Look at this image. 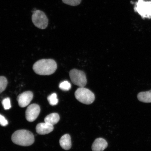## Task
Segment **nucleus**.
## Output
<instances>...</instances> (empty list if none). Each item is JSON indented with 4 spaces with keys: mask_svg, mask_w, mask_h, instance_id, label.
Masks as SVG:
<instances>
[{
    "mask_svg": "<svg viewBox=\"0 0 151 151\" xmlns=\"http://www.w3.org/2000/svg\"><path fill=\"white\" fill-rule=\"evenodd\" d=\"M57 65L54 60L52 59L39 60L34 64L33 69L37 74L50 75L55 72Z\"/></svg>",
    "mask_w": 151,
    "mask_h": 151,
    "instance_id": "f257e3e1",
    "label": "nucleus"
},
{
    "mask_svg": "<svg viewBox=\"0 0 151 151\" xmlns=\"http://www.w3.org/2000/svg\"><path fill=\"white\" fill-rule=\"evenodd\" d=\"M12 140L15 144L22 146H28L35 142L33 134L26 130H19L13 133Z\"/></svg>",
    "mask_w": 151,
    "mask_h": 151,
    "instance_id": "f03ea898",
    "label": "nucleus"
},
{
    "mask_svg": "<svg viewBox=\"0 0 151 151\" xmlns=\"http://www.w3.org/2000/svg\"><path fill=\"white\" fill-rule=\"evenodd\" d=\"M75 95L78 101L85 104H91L95 100V96L93 92L84 87L77 88L75 92Z\"/></svg>",
    "mask_w": 151,
    "mask_h": 151,
    "instance_id": "7ed1b4c3",
    "label": "nucleus"
},
{
    "mask_svg": "<svg viewBox=\"0 0 151 151\" xmlns=\"http://www.w3.org/2000/svg\"><path fill=\"white\" fill-rule=\"evenodd\" d=\"M134 9L143 18H151V1L138 0Z\"/></svg>",
    "mask_w": 151,
    "mask_h": 151,
    "instance_id": "20e7f679",
    "label": "nucleus"
},
{
    "mask_svg": "<svg viewBox=\"0 0 151 151\" xmlns=\"http://www.w3.org/2000/svg\"><path fill=\"white\" fill-rule=\"evenodd\" d=\"M32 19L34 25L40 29H45L48 26V18L43 11L39 10L34 11Z\"/></svg>",
    "mask_w": 151,
    "mask_h": 151,
    "instance_id": "39448f33",
    "label": "nucleus"
},
{
    "mask_svg": "<svg viewBox=\"0 0 151 151\" xmlns=\"http://www.w3.org/2000/svg\"><path fill=\"white\" fill-rule=\"evenodd\" d=\"M69 76L73 83L80 87H84L87 83L86 74L83 71L73 69L70 72Z\"/></svg>",
    "mask_w": 151,
    "mask_h": 151,
    "instance_id": "423d86ee",
    "label": "nucleus"
},
{
    "mask_svg": "<svg viewBox=\"0 0 151 151\" xmlns=\"http://www.w3.org/2000/svg\"><path fill=\"white\" fill-rule=\"evenodd\" d=\"M40 108L38 105L33 104L30 105L26 111V118L28 122H32L36 119L40 113Z\"/></svg>",
    "mask_w": 151,
    "mask_h": 151,
    "instance_id": "0eeeda50",
    "label": "nucleus"
},
{
    "mask_svg": "<svg viewBox=\"0 0 151 151\" xmlns=\"http://www.w3.org/2000/svg\"><path fill=\"white\" fill-rule=\"evenodd\" d=\"M33 98V94L31 91H27L20 94L17 97L18 104L20 107H24L29 104Z\"/></svg>",
    "mask_w": 151,
    "mask_h": 151,
    "instance_id": "6e6552de",
    "label": "nucleus"
},
{
    "mask_svg": "<svg viewBox=\"0 0 151 151\" xmlns=\"http://www.w3.org/2000/svg\"><path fill=\"white\" fill-rule=\"evenodd\" d=\"M53 130V126L45 122L38 124L36 127L37 133L40 135L47 134L50 133Z\"/></svg>",
    "mask_w": 151,
    "mask_h": 151,
    "instance_id": "1a4fd4ad",
    "label": "nucleus"
},
{
    "mask_svg": "<svg viewBox=\"0 0 151 151\" xmlns=\"http://www.w3.org/2000/svg\"><path fill=\"white\" fill-rule=\"evenodd\" d=\"M108 146V143L105 139L102 138H99L95 139L92 146L93 151H103Z\"/></svg>",
    "mask_w": 151,
    "mask_h": 151,
    "instance_id": "9d476101",
    "label": "nucleus"
},
{
    "mask_svg": "<svg viewBox=\"0 0 151 151\" xmlns=\"http://www.w3.org/2000/svg\"><path fill=\"white\" fill-rule=\"evenodd\" d=\"M60 144L62 148L65 150H69L71 147V142L70 136L65 134L62 137L60 140Z\"/></svg>",
    "mask_w": 151,
    "mask_h": 151,
    "instance_id": "9b49d317",
    "label": "nucleus"
},
{
    "mask_svg": "<svg viewBox=\"0 0 151 151\" xmlns=\"http://www.w3.org/2000/svg\"><path fill=\"white\" fill-rule=\"evenodd\" d=\"M137 97L139 101L142 102L151 103V90L139 92Z\"/></svg>",
    "mask_w": 151,
    "mask_h": 151,
    "instance_id": "f8f14e48",
    "label": "nucleus"
},
{
    "mask_svg": "<svg viewBox=\"0 0 151 151\" xmlns=\"http://www.w3.org/2000/svg\"><path fill=\"white\" fill-rule=\"evenodd\" d=\"M60 118L59 115L58 113H51L45 117V122L53 126L58 123L59 122Z\"/></svg>",
    "mask_w": 151,
    "mask_h": 151,
    "instance_id": "ddd939ff",
    "label": "nucleus"
},
{
    "mask_svg": "<svg viewBox=\"0 0 151 151\" xmlns=\"http://www.w3.org/2000/svg\"><path fill=\"white\" fill-rule=\"evenodd\" d=\"M47 99L50 104L52 106L56 105L58 103V100L57 95L55 93H53L48 96Z\"/></svg>",
    "mask_w": 151,
    "mask_h": 151,
    "instance_id": "4468645a",
    "label": "nucleus"
},
{
    "mask_svg": "<svg viewBox=\"0 0 151 151\" xmlns=\"http://www.w3.org/2000/svg\"><path fill=\"white\" fill-rule=\"evenodd\" d=\"M7 83V80L4 76H0V94L2 93L6 88Z\"/></svg>",
    "mask_w": 151,
    "mask_h": 151,
    "instance_id": "2eb2a0df",
    "label": "nucleus"
},
{
    "mask_svg": "<svg viewBox=\"0 0 151 151\" xmlns=\"http://www.w3.org/2000/svg\"><path fill=\"white\" fill-rule=\"evenodd\" d=\"M71 84L68 81H64L60 83L59 85V88L62 90L67 91L70 89Z\"/></svg>",
    "mask_w": 151,
    "mask_h": 151,
    "instance_id": "dca6fc26",
    "label": "nucleus"
},
{
    "mask_svg": "<svg viewBox=\"0 0 151 151\" xmlns=\"http://www.w3.org/2000/svg\"><path fill=\"white\" fill-rule=\"evenodd\" d=\"M62 1L65 4L72 6H76L80 4L82 0H62Z\"/></svg>",
    "mask_w": 151,
    "mask_h": 151,
    "instance_id": "f3484780",
    "label": "nucleus"
},
{
    "mask_svg": "<svg viewBox=\"0 0 151 151\" xmlns=\"http://www.w3.org/2000/svg\"><path fill=\"white\" fill-rule=\"evenodd\" d=\"M2 104L5 110L10 109L11 107L10 99L9 98H5L3 100Z\"/></svg>",
    "mask_w": 151,
    "mask_h": 151,
    "instance_id": "a211bd4d",
    "label": "nucleus"
},
{
    "mask_svg": "<svg viewBox=\"0 0 151 151\" xmlns=\"http://www.w3.org/2000/svg\"><path fill=\"white\" fill-rule=\"evenodd\" d=\"M8 124V122L4 116L0 114V124L3 126H5Z\"/></svg>",
    "mask_w": 151,
    "mask_h": 151,
    "instance_id": "6ab92c4d",
    "label": "nucleus"
}]
</instances>
